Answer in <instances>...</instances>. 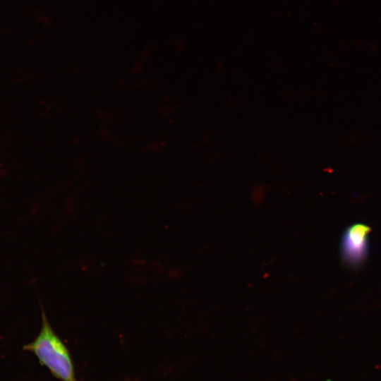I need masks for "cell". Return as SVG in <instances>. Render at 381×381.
Here are the masks:
<instances>
[{"label": "cell", "instance_id": "2", "mask_svg": "<svg viewBox=\"0 0 381 381\" xmlns=\"http://www.w3.org/2000/svg\"><path fill=\"white\" fill-rule=\"evenodd\" d=\"M369 232L368 226L357 224L348 228L344 233L341 241V253L349 265H358L365 259Z\"/></svg>", "mask_w": 381, "mask_h": 381}, {"label": "cell", "instance_id": "1", "mask_svg": "<svg viewBox=\"0 0 381 381\" xmlns=\"http://www.w3.org/2000/svg\"><path fill=\"white\" fill-rule=\"evenodd\" d=\"M42 326L35 339L23 346L34 353L39 363L61 381H77L70 352L51 326L41 306Z\"/></svg>", "mask_w": 381, "mask_h": 381}]
</instances>
